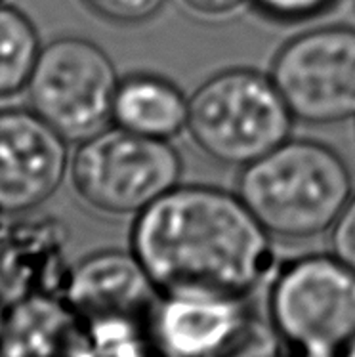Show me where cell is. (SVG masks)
<instances>
[{"label": "cell", "mask_w": 355, "mask_h": 357, "mask_svg": "<svg viewBox=\"0 0 355 357\" xmlns=\"http://www.w3.org/2000/svg\"><path fill=\"white\" fill-rule=\"evenodd\" d=\"M79 195L107 214H139L180 185L183 160L167 139L115 126L80 142L73 159Z\"/></svg>", "instance_id": "5b68a950"}, {"label": "cell", "mask_w": 355, "mask_h": 357, "mask_svg": "<svg viewBox=\"0 0 355 357\" xmlns=\"http://www.w3.org/2000/svg\"><path fill=\"white\" fill-rule=\"evenodd\" d=\"M35 25L22 10L0 2V98L22 92L40 54Z\"/></svg>", "instance_id": "5bb4252c"}, {"label": "cell", "mask_w": 355, "mask_h": 357, "mask_svg": "<svg viewBox=\"0 0 355 357\" xmlns=\"http://www.w3.org/2000/svg\"><path fill=\"white\" fill-rule=\"evenodd\" d=\"M82 357H155L151 333L145 321L100 317L84 321Z\"/></svg>", "instance_id": "9a60e30c"}, {"label": "cell", "mask_w": 355, "mask_h": 357, "mask_svg": "<svg viewBox=\"0 0 355 357\" xmlns=\"http://www.w3.org/2000/svg\"><path fill=\"white\" fill-rule=\"evenodd\" d=\"M189 98L157 75H130L119 82L113 123L138 136L170 142L188 130Z\"/></svg>", "instance_id": "4fadbf2b"}, {"label": "cell", "mask_w": 355, "mask_h": 357, "mask_svg": "<svg viewBox=\"0 0 355 357\" xmlns=\"http://www.w3.org/2000/svg\"><path fill=\"white\" fill-rule=\"evenodd\" d=\"M294 121L273 79L256 69H224L189 98V136L224 167L245 168L273 151Z\"/></svg>", "instance_id": "3957f363"}, {"label": "cell", "mask_w": 355, "mask_h": 357, "mask_svg": "<svg viewBox=\"0 0 355 357\" xmlns=\"http://www.w3.org/2000/svg\"><path fill=\"white\" fill-rule=\"evenodd\" d=\"M328 243L331 252L355 271V193L331 227Z\"/></svg>", "instance_id": "ac0fdd59"}, {"label": "cell", "mask_w": 355, "mask_h": 357, "mask_svg": "<svg viewBox=\"0 0 355 357\" xmlns=\"http://www.w3.org/2000/svg\"><path fill=\"white\" fill-rule=\"evenodd\" d=\"M268 319L287 346L336 356L355 338V271L333 252L283 262L269 279Z\"/></svg>", "instance_id": "277c9868"}, {"label": "cell", "mask_w": 355, "mask_h": 357, "mask_svg": "<svg viewBox=\"0 0 355 357\" xmlns=\"http://www.w3.org/2000/svg\"><path fill=\"white\" fill-rule=\"evenodd\" d=\"M340 0H248L256 12L279 23H300L326 14Z\"/></svg>", "instance_id": "2e32d148"}, {"label": "cell", "mask_w": 355, "mask_h": 357, "mask_svg": "<svg viewBox=\"0 0 355 357\" xmlns=\"http://www.w3.org/2000/svg\"><path fill=\"white\" fill-rule=\"evenodd\" d=\"M63 298L82 321L128 317L149 321L160 291L138 256L126 250H100L71 270Z\"/></svg>", "instance_id": "30bf717a"}, {"label": "cell", "mask_w": 355, "mask_h": 357, "mask_svg": "<svg viewBox=\"0 0 355 357\" xmlns=\"http://www.w3.org/2000/svg\"><path fill=\"white\" fill-rule=\"evenodd\" d=\"M0 2H2V0H0Z\"/></svg>", "instance_id": "cb8c5ba5"}, {"label": "cell", "mask_w": 355, "mask_h": 357, "mask_svg": "<svg viewBox=\"0 0 355 357\" xmlns=\"http://www.w3.org/2000/svg\"><path fill=\"white\" fill-rule=\"evenodd\" d=\"M237 193L271 237L305 241L331 231L354 178L333 147L289 138L241 170Z\"/></svg>", "instance_id": "7a4b0ae2"}, {"label": "cell", "mask_w": 355, "mask_h": 357, "mask_svg": "<svg viewBox=\"0 0 355 357\" xmlns=\"http://www.w3.org/2000/svg\"><path fill=\"white\" fill-rule=\"evenodd\" d=\"M67 139L29 109L0 111V218L46 203L63 182Z\"/></svg>", "instance_id": "ba28073f"}, {"label": "cell", "mask_w": 355, "mask_h": 357, "mask_svg": "<svg viewBox=\"0 0 355 357\" xmlns=\"http://www.w3.org/2000/svg\"><path fill=\"white\" fill-rule=\"evenodd\" d=\"M248 300L160 294L147 327L167 357H222L252 319Z\"/></svg>", "instance_id": "9c48e42d"}, {"label": "cell", "mask_w": 355, "mask_h": 357, "mask_svg": "<svg viewBox=\"0 0 355 357\" xmlns=\"http://www.w3.org/2000/svg\"><path fill=\"white\" fill-rule=\"evenodd\" d=\"M336 357H355V338L349 344H346V346L336 354Z\"/></svg>", "instance_id": "44dd1931"}, {"label": "cell", "mask_w": 355, "mask_h": 357, "mask_svg": "<svg viewBox=\"0 0 355 357\" xmlns=\"http://www.w3.org/2000/svg\"><path fill=\"white\" fill-rule=\"evenodd\" d=\"M67 229L54 216L8 222L0 234V283L15 298L61 296L71 278Z\"/></svg>", "instance_id": "8fae6325"}, {"label": "cell", "mask_w": 355, "mask_h": 357, "mask_svg": "<svg viewBox=\"0 0 355 357\" xmlns=\"http://www.w3.org/2000/svg\"><path fill=\"white\" fill-rule=\"evenodd\" d=\"M180 2L188 12L211 22L232 17L245 4H248V0H180Z\"/></svg>", "instance_id": "d6986e66"}, {"label": "cell", "mask_w": 355, "mask_h": 357, "mask_svg": "<svg viewBox=\"0 0 355 357\" xmlns=\"http://www.w3.org/2000/svg\"><path fill=\"white\" fill-rule=\"evenodd\" d=\"M279 357H336L333 354H325V351L308 350V348H296V346H287L283 344Z\"/></svg>", "instance_id": "ffe728a7"}, {"label": "cell", "mask_w": 355, "mask_h": 357, "mask_svg": "<svg viewBox=\"0 0 355 357\" xmlns=\"http://www.w3.org/2000/svg\"><path fill=\"white\" fill-rule=\"evenodd\" d=\"M292 117L305 124L355 119V27L328 25L300 33L271 63Z\"/></svg>", "instance_id": "52a82bcc"}, {"label": "cell", "mask_w": 355, "mask_h": 357, "mask_svg": "<svg viewBox=\"0 0 355 357\" xmlns=\"http://www.w3.org/2000/svg\"><path fill=\"white\" fill-rule=\"evenodd\" d=\"M239 193L176 185L138 214L132 252L160 294L248 300L275 271V248Z\"/></svg>", "instance_id": "6da1fadb"}, {"label": "cell", "mask_w": 355, "mask_h": 357, "mask_svg": "<svg viewBox=\"0 0 355 357\" xmlns=\"http://www.w3.org/2000/svg\"><path fill=\"white\" fill-rule=\"evenodd\" d=\"M6 315H8V307L2 304L0 300V335H2V328H4V323H6Z\"/></svg>", "instance_id": "7402d4cb"}, {"label": "cell", "mask_w": 355, "mask_h": 357, "mask_svg": "<svg viewBox=\"0 0 355 357\" xmlns=\"http://www.w3.org/2000/svg\"><path fill=\"white\" fill-rule=\"evenodd\" d=\"M103 20L121 25L149 22L165 8L167 0H84Z\"/></svg>", "instance_id": "e0dca14e"}, {"label": "cell", "mask_w": 355, "mask_h": 357, "mask_svg": "<svg viewBox=\"0 0 355 357\" xmlns=\"http://www.w3.org/2000/svg\"><path fill=\"white\" fill-rule=\"evenodd\" d=\"M6 224H8V218H0V234H2V229L6 227Z\"/></svg>", "instance_id": "603a6c76"}, {"label": "cell", "mask_w": 355, "mask_h": 357, "mask_svg": "<svg viewBox=\"0 0 355 357\" xmlns=\"http://www.w3.org/2000/svg\"><path fill=\"white\" fill-rule=\"evenodd\" d=\"M84 321L61 296H22L8 307L0 357H82Z\"/></svg>", "instance_id": "7c38bea8"}, {"label": "cell", "mask_w": 355, "mask_h": 357, "mask_svg": "<svg viewBox=\"0 0 355 357\" xmlns=\"http://www.w3.org/2000/svg\"><path fill=\"white\" fill-rule=\"evenodd\" d=\"M119 75L109 54L92 40L61 37L46 44L31 75L36 115L67 142H84L113 121Z\"/></svg>", "instance_id": "8992f818"}]
</instances>
